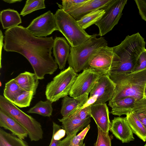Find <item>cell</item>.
<instances>
[{"mask_svg": "<svg viewBox=\"0 0 146 146\" xmlns=\"http://www.w3.org/2000/svg\"><path fill=\"white\" fill-rule=\"evenodd\" d=\"M4 34V50L24 56L38 80L44 79L46 74H53L58 69V65L52 56L53 37H36L26 28L18 25L7 29Z\"/></svg>", "mask_w": 146, "mask_h": 146, "instance_id": "6da1fadb", "label": "cell"}, {"mask_svg": "<svg viewBox=\"0 0 146 146\" xmlns=\"http://www.w3.org/2000/svg\"><path fill=\"white\" fill-rule=\"evenodd\" d=\"M109 77L115 85L110 106L125 97L134 98L137 101L143 98L146 87V69L130 73L110 74Z\"/></svg>", "mask_w": 146, "mask_h": 146, "instance_id": "7a4b0ae2", "label": "cell"}, {"mask_svg": "<svg viewBox=\"0 0 146 146\" xmlns=\"http://www.w3.org/2000/svg\"><path fill=\"white\" fill-rule=\"evenodd\" d=\"M145 45L144 38L138 32L127 36L120 44L113 47L117 56V64L109 75L133 72L138 58L145 49Z\"/></svg>", "mask_w": 146, "mask_h": 146, "instance_id": "3957f363", "label": "cell"}, {"mask_svg": "<svg viewBox=\"0 0 146 146\" xmlns=\"http://www.w3.org/2000/svg\"><path fill=\"white\" fill-rule=\"evenodd\" d=\"M94 34L87 40L75 47L70 46L68 59L69 66L78 72L89 67V60L91 56L98 49L108 45L107 41L102 37L97 38Z\"/></svg>", "mask_w": 146, "mask_h": 146, "instance_id": "277c9868", "label": "cell"}, {"mask_svg": "<svg viewBox=\"0 0 146 146\" xmlns=\"http://www.w3.org/2000/svg\"><path fill=\"white\" fill-rule=\"evenodd\" d=\"M54 15L58 31L64 36L71 47L81 44L92 36L79 26L73 17L63 10L58 9Z\"/></svg>", "mask_w": 146, "mask_h": 146, "instance_id": "5b68a950", "label": "cell"}, {"mask_svg": "<svg viewBox=\"0 0 146 146\" xmlns=\"http://www.w3.org/2000/svg\"><path fill=\"white\" fill-rule=\"evenodd\" d=\"M0 109L14 118L26 129L31 141H37L42 139L43 131L40 123L1 95H0Z\"/></svg>", "mask_w": 146, "mask_h": 146, "instance_id": "8992f818", "label": "cell"}, {"mask_svg": "<svg viewBox=\"0 0 146 146\" xmlns=\"http://www.w3.org/2000/svg\"><path fill=\"white\" fill-rule=\"evenodd\" d=\"M78 75L70 66L61 71L46 85L45 94L47 100L55 102L69 95Z\"/></svg>", "mask_w": 146, "mask_h": 146, "instance_id": "52a82bcc", "label": "cell"}, {"mask_svg": "<svg viewBox=\"0 0 146 146\" xmlns=\"http://www.w3.org/2000/svg\"><path fill=\"white\" fill-rule=\"evenodd\" d=\"M127 0H112L104 9L105 13L95 25L99 30L98 36L102 37L111 31L118 23Z\"/></svg>", "mask_w": 146, "mask_h": 146, "instance_id": "ba28073f", "label": "cell"}, {"mask_svg": "<svg viewBox=\"0 0 146 146\" xmlns=\"http://www.w3.org/2000/svg\"><path fill=\"white\" fill-rule=\"evenodd\" d=\"M117 59L113 47L106 45L100 47L91 56L89 65V67L109 76L116 67Z\"/></svg>", "mask_w": 146, "mask_h": 146, "instance_id": "9c48e42d", "label": "cell"}, {"mask_svg": "<svg viewBox=\"0 0 146 146\" xmlns=\"http://www.w3.org/2000/svg\"><path fill=\"white\" fill-rule=\"evenodd\" d=\"M104 74L102 72L89 67L78 75L69 95L76 98L83 95L89 94L100 77Z\"/></svg>", "mask_w": 146, "mask_h": 146, "instance_id": "30bf717a", "label": "cell"}, {"mask_svg": "<svg viewBox=\"0 0 146 146\" xmlns=\"http://www.w3.org/2000/svg\"><path fill=\"white\" fill-rule=\"evenodd\" d=\"M26 28L31 34L38 37H46L58 31L55 15L50 11L33 19Z\"/></svg>", "mask_w": 146, "mask_h": 146, "instance_id": "8fae6325", "label": "cell"}, {"mask_svg": "<svg viewBox=\"0 0 146 146\" xmlns=\"http://www.w3.org/2000/svg\"><path fill=\"white\" fill-rule=\"evenodd\" d=\"M115 85L107 74L101 75L90 92V98L94 97L96 100L94 104L105 103L112 98Z\"/></svg>", "mask_w": 146, "mask_h": 146, "instance_id": "7c38bea8", "label": "cell"}, {"mask_svg": "<svg viewBox=\"0 0 146 146\" xmlns=\"http://www.w3.org/2000/svg\"><path fill=\"white\" fill-rule=\"evenodd\" d=\"M109 131L123 143L134 140L133 133L126 117H115L111 121Z\"/></svg>", "mask_w": 146, "mask_h": 146, "instance_id": "4fadbf2b", "label": "cell"}, {"mask_svg": "<svg viewBox=\"0 0 146 146\" xmlns=\"http://www.w3.org/2000/svg\"><path fill=\"white\" fill-rule=\"evenodd\" d=\"M112 0H88L77 7L66 11L77 21L85 15L95 10L103 9L111 3Z\"/></svg>", "mask_w": 146, "mask_h": 146, "instance_id": "5bb4252c", "label": "cell"}, {"mask_svg": "<svg viewBox=\"0 0 146 146\" xmlns=\"http://www.w3.org/2000/svg\"><path fill=\"white\" fill-rule=\"evenodd\" d=\"M90 106L91 117L94 119L97 127L104 132L109 133L111 122L106 104H93Z\"/></svg>", "mask_w": 146, "mask_h": 146, "instance_id": "9a60e30c", "label": "cell"}, {"mask_svg": "<svg viewBox=\"0 0 146 146\" xmlns=\"http://www.w3.org/2000/svg\"><path fill=\"white\" fill-rule=\"evenodd\" d=\"M70 46L65 38L56 37L54 39L53 53L54 60L60 70L64 69L70 52Z\"/></svg>", "mask_w": 146, "mask_h": 146, "instance_id": "2e32d148", "label": "cell"}, {"mask_svg": "<svg viewBox=\"0 0 146 146\" xmlns=\"http://www.w3.org/2000/svg\"><path fill=\"white\" fill-rule=\"evenodd\" d=\"M58 121L62 123V128L65 130L66 136L70 137L76 135L79 131L86 127L91 121L90 118L85 120H81L73 115H70Z\"/></svg>", "mask_w": 146, "mask_h": 146, "instance_id": "e0dca14e", "label": "cell"}, {"mask_svg": "<svg viewBox=\"0 0 146 146\" xmlns=\"http://www.w3.org/2000/svg\"><path fill=\"white\" fill-rule=\"evenodd\" d=\"M0 126L10 131L19 138L25 139L28 135L27 131L13 117L0 109Z\"/></svg>", "mask_w": 146, "mask_h": 146, "instance_id": "ac0fdd59", "label": "cell"}, {"mask_svg": "<svg viewBox=\"0 0 146 146\" xmlns=\"http://www.w3.org/2000/svg\"><path fill=\"white\" fill-rule=\"evenodd\" d=\"M88 95L85 94L76 98L68 96L63 98L60 110L63 117L68 116L77 110L83 107L88 99Z\"/></svg>", "mask_w": 146, "mask_h": 146, "instance_id": "d6986e66", "label": "cell"}, {"mask_svg": "<svg viewBox=\"0 0 146 146\" xmlns=\"http://www.w3.org/2000/svg\"><path fill=\"white\" fill-rule=\"evenodd\" d=\"M14 79L24 90L33 91L35 95L36 94L39 82L34 73L25 71L20 74Z\"/></svg>", "mask_w": 146, "mask_h": 146, "instance_id": "ffe728a7", "label": "cell"}, {"mask_svg": "<svg viewBox=\"0 0 146 146\" xmlns=\"http://www.w3.org/2000/svg\"><path fill=\"white\" fill-rule=\"evenodd\" d=\"M137 101L134 98L127 97L114 103L111 106L110 113L113 115L120 116L132 112Z\"/></svg>", "mask_w": 146, "mask_h": 146, "instance_id": "44dd1931", "label": "cell"}, {"mask_svg": "<svg viewBox=\"0 0 146 146\" xmlns=\"http://www.w3.org/2000/svg\"><path fill=\"white\" fill-rule=\"evenodd\" d=\"M0 21L3 29H8L18 26L22 23L20 15L15 10H4L0 12Z\"/></svg>", "mask_w": 146, "mask_h": 146, "instance_id": "7402d4cb", "label": "cell"}, {"mask_svg": "<svg viewBox=\"0 0 146 146\" xmlns=\"http://www.w3.org/2000/svg\"><path fill=\"white\" fill-rule=\"evenodd\" d=\"M128 122L133 133L144 142L146 141V129L133 112L126 115Z\"/></svg>", "mask_w": 146, "mask_h": 146, "instance_id": "603a6c76", "label": "cell"}, {"mask_svg": "<svg viewBox=\"0 0 146 146\" xmlns=\"http://www.w3.org/2000/svg\"><path fill=\"white\" fill-rule=\"evenodd\" d=\"M0 146H29L23 139L0 128Z\"/></svg>", "mask_w": 146, "mask_h": 146, "instance_id": "cb8c5ba5", "label": "cell"}, {"mask_svg": "<svg viewBox=\"0 0 146 146\" xmlns=\"http://www.w3.org/2000/svg\"><path fill=\"white\" fill-rule=\"evenodd\" d=\"M105 13L104 10H95L85 15L77 22L79 26L85 30L92 25L95 24Z\"/></svg>", "mask_w": 146, "mask_h": 146, "instance_id": "d4e9b609", "label": "cell"}, {"mask_svg": "<svg viewBox=\"0 0 146 146\" xmlns=\"http://www.w3.org/2000/svg\"><path fill=\"white\" fill-rule=\"evenodd\" d=\"M53 102L47 100L45 101H40L27 111L30 113H36L44 117H50L52 114Z\"/></svg>", "mask_w": 146, "mask_h": 146, "instance_id": "484cf974", "label": "cell"}, {"mask_svg": "<svg viewBox=\"0 0 146 146\" xmlns=\"http://www.w3.org/2000/svg\"><path fill=\"white\" fill-rule=\"evenodd\" d=\"M23 91L14 79H12L5 84L3 91V96L13 103L15 98Z\"/></svg>", "mask_w": 146, "mask_h": 146, "instance_id": "4316f807", "label": "cell"}, {"mask_svg": "<svg viewBox=\"0 0 146 146\" xmlns=\"http://www.w3.org/2000/svg\"><path fill=\"white\" fill-rule=\"evenodd\" d=\"M90 128V124L78 135L70 137L66 136L60 143L61 146H81L84 139Z\"/></svg>", "mask_w": 146, "mask_h": 146, "instance_id": "83f0119b", "label": "cell"}, {"mask_svg": "<svg viewBox=\"0 0 146 146\" xmlns=\"http://www.w3.org/2000/svg\"><path fill=\"white\" fill-rule=\"evenodd\" d=\"M45 8L44 0H27L20 15L24 17L35 11Z\"/></svg>", "mask_w": 146, "mask_h": 146, "instance_id": "f1b7e54d", "label": "cell"}, {"mask_svg": "<svg viewBox=\"0 0 146 146\" xmlns=\"http://www.w3.org/2000/svg\"><path fill=\"white\" fill-rule=\"evenodd\" d=\"M132 112L146 129V97L136 102Z\"/></svg>", "mask_w": 146, "mask_h": 146, "instance_id": "f546056e", "label": "cell"}, {"mask_svg": "<svg viewBox=\"0 0 146 146\" xmlns=\"http://www.w3.org/2000/svg\"><path fill=\"white\" fill-rule=\"evenodd\" d=\"M34 95L33 91H23L15 98L13 103L20 108L29 107Z\"/></svg>", "mask_w": 146, "mask_h": 146, "instance_id": "4dcf8cb0", "label": "cell"}, {"mask_svg": "<svg viewBox=\"0 0 146 146\" xmlns=\"http://www.w3.org/2000/svg\"><path fill=\"white\" fill-rule=\"evenodd\" d=\"M97 127L98 135L95 146H111V139L109 133L105 132Z\"/></svg>", "mask_w": 146, "mask_h": 146, "instance_id": "1f68e13d", "label": "cell"}, {"mask_svg": "<svg viewBox=\"0 0 146 146\" xmlns=\"http://www.w3.org/2000/svg\"><path fill=\"white\" fill-rule=\"evenodd\" d=\"M88 1V0H62V5L58 4L60 9L66 11L74 9Z\"/></svg>", "mask_w": 146, "mask_h": 146, "instance_id": "d6a6232c", "label": "cell"}, {"mask_svg": "<svg viewBox=\"0 0 146 146\" xmlns=\"http://www.w3.org/2000/svg\"><path fill=\"white\" fill-rule=\"evenodd\" d=\"M90 112L91 106L90 105L86 107L83 106L70 115H73L77 117L84 120L91 118Z\"/></svg>", "mask_w": 146, "mask_h": 146, "instance_id": "836d02e7", "label": "cell"}, {"mask_svg": "<svg viewBox=\"0 0 146 146\" xmlns=\"http://www.w3.org/2000/svg\"><path fill=\"white\" fill-rule=\"evenodd\" d=\"M61 126L56 123L53 122L52 135L49 146H58L62 138L58 133V130L61 128Z\"/></svg>", "mask_w": 146, "mask_h": 146, "instance_id": "e575fe53", "label": "cell"}, {"mask_svg": "<svg viewBox=\"0 0 146 146\" xmlns=\"http://www.w3.org/2000/svg\"><path fill=\"white\" fill-rule=\"evenodd\" d=\"M146 69V49L142 52L138 58L133 72Z\"/></svg>", "mask_w": 146, "mask_h": 146, "instance_id": "d590c367", "label": "cell"}, {"mask_svg": "<svg viewBox=\"0 0 146 146\" xmlns=\"http://www.w3.org/2000/svg\"><path fill=\"white\" fill-rule=\"evenodd\" d=\"M142 19L146 22V0H135Z\"/></svg>", "mask_w": 146, "mask_h": 146, "instance_id": "8d00e7d4", "label": "cell"}, {"mask_svg": "<svg viewBox=\"0 0 146 146\" xmlns=\"http://www.w3.org/2000/svg\"><path fill=\"white\" fill-rule=\"evenodd\" d=\"M96 100V98L94 97L89 98L84 107L91 105L94 104Z\"/></svg>", "mask_w": 146, "mask_h": 146, "instance_id": "74e56055", "label": "cell"}, {"mask_svg": "<svg viewBox=\"0 0 146 146\" xmlns=\"http://www.w3.org/2000/svg\"><path fill=\"white\" fill-rule=\"evenodd\" d=\"M0 47H1V63H0V68H1V51H2V49L3 46V40L4 39L3 38H4V36H3V33L1 31V30H0Z\"/></svg>", "mask_w": 146, "mask_h": 146, "instance_id": "f35d334b", "label": "cell"}, {"mask_svg": "<svg viewBox=\"0 0 146 146\" xmlns=\"http://www.w3.org/2000/svg\"><path fill=\"white\" fill-rule=\"evenodd\" d=\"M3 1L5 2L8 3H13L18 2H20L22 1V0H3Z\"/></svg>", "mask_w": 146, "mask_h": 146, "instance_id": "ab89813d", "label": "cell"}, {"mask_svg": "<svg viewBox=\"0 0 146 146\" xmlns=\"http://www.w3.org/2000/svg\"><path fill=\"white\" fill-rule=\"evenodd\" d=\"M144 96H146V87L144 92Z\"/></svg>", "mask_w": 146, "mask_h": 146, "instance_id": "60d3db41", "label": "cell"}, {"mask_svg": "<svg viewBox=\"0 0 146 146\" xmlns=\"http://www.w3.org/2000/svg\"><path fill=\"white\" fill-rule=\"evenodd\" d=\"M81 146H85V144L83 143Z\"/></svg>", "mask_w": 146, "mask_h": 146, "instance_id": "b9f144b4", "label": "cell"}, {"mask_svg": "<svg viewBox=\"0 0 146 146\" xmlns=\"http://www.w3.org/2000/svg\"><path fill=\"white\" fill-rule=\"evenodd\" d=\"M143 146H146V143Z\"/></svg>", "mask_w": 146, "mask_h": 146, "instance_id": "7bdbcfd3", "label": "cell"}, {"mask_svg": "<svg viewBox=\"0 0 146 146\" xmlns=\"http://www.w3.org/2000/svg\"><path fill=\"white\" fill-rule=\"evenodd\" d=\"M58 146H61V145L60 144H60H59V145Z\"/></svg>", "mask_w": 146, "mask_h": 146, "instance_id": "ee69618b", "label": "cell"}, {"mask_svg": "<svg viewBox=\"0 0 146 146\" xmlns=\"http://www.w3.org/2000/svg\"><path fill=\"white\" fill-rule=\"evenodd\" d=\"M145 97H146V96H145Z\"/></svg>", "mask_w": 146, "mask_h": 146, "instance_id": "f6af8a7d", "label": "cell"}]
</instances>
